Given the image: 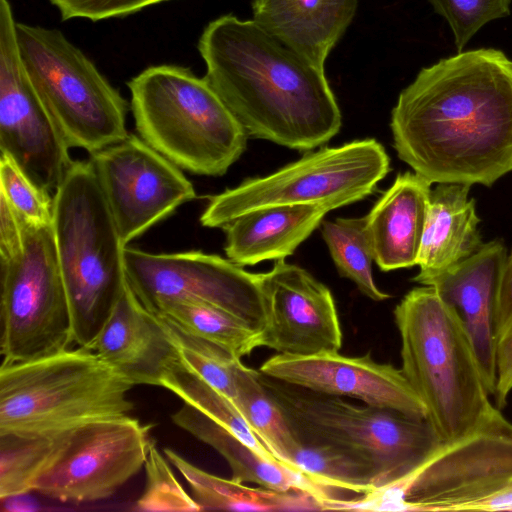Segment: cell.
Returning <instances> with one entry per match:
<instances>
[{
	"mask_svg": "<svg viewBox=\"0 0 512 512\" xmlns=\"http://www.w3.org/2000/svg\"><path fill=\"white\" fill-rule=\"evenodd\" d=\"M401 370L442 442L471 432L493 407L467 330L430 286L410 290L394 309Z\"/></svg>",
	"mask_w": 512,
	"mask_h": 512,
	"instance_id": "3",
	"label": "cell"
},
{
	"mask_svg": "<svg viewBox=\"0 0 512 512\" xmlns=\"http://www.w3.org/2000/svg\"><path fill=\"white\" fill-rule=\"evenodd\" d=\"M133 385L90 349L0 365V432L56 436L133 410Z\"/></svg>",
	"mask_w": 512,
	"mask_h": 512,
	"instance_id": "7",
	"label": "cell"
},
{
	"mask_svg": "<svg viewBox=\"0 0 512 512\" xmlns=\"http://www.w3.org/2000/svg\"><path fill=\"white\" fill-rule=\"evenodd\" d=\"M233 403L258 439L280 462L289 466L287 459L299 439L261 382L259 371L241 363Z\"/></svg>",
	"mask_w": 512,
	"mask_h": 512,
	"instance_id": "28",
	"label": "cell"
},
{
	"mask_svg": "<svg viewBox=\"0 0 512 512\" xmlns=\"http://www.w3.org/2000/svg\"><path fill=\"white\" fill-rule=\"evenodd\" d=\"M160 387L168 389L183 402L234 433L265 459L280 462L253 433L235 404L192 372L182 360L175 363L163 377Z\"/></svg>",
	"mask_w": 512,
	"mask_h": 512,
	"instance_id": "29",
	"label": "cell"
},
{
	"mask_svg": "<svg viewBox=\"0 0 512 512\" xmlns=\"http://www.w3.org/2000/svg\"><path fill=\"white\" fill-rule=\"evenodd\" d=\"M167 0H50L62 19L82 18L98 21L135 13Z\"/></svg>",
	"mask_w": 512,
	"mask_h": 512,
	"instance_id": "37",
	"label": "cell"
},
{
	"mask_svg": "<svg viewBox=\"0 0 512 512\" xmlns=\"http://www.w3.org/2000/svg\"><path fill=\"white\" fill-rule=\"evenodd\" d=\"M126 280L154 312L165 300L191 298L219 306L261 332L266 317L261 275L218 255L201 251L149 253L124 248Z\"/></svg>",
	"mask_w": 512,
	"mask_h": 512,
	"instance_id": "13",
	"label": "cell"
},
{
	"mask_svg": "<svg viewBox=\"0 0 512 512\" xmlns=\"http://www.w3.org/2000/svg\"><path fill=\"white\" fill-rule=\"evenodd\" d=\"M506 258V248L500 240L483 243L473 255L424 285L432 287L459 315L472 342L485 387L493 397L497 385L495 306Z\"/></svg>",
	"mask_w": 512,
	"mask_h": 512,
	"instance_id": "18",
	"label": "cell"
},
{
	"mask_svg": "<svg viewBox=\"0 0 512 512\" xmlns=\"http://www.w3.org/2000/svg\"><path fill=\"white\" fill-rule=\"evenodd\" d=\"M0 196L29 224L53 222V195L32 182L6 154L0 153Z\"/></svg>",
	"mask_w": 512,
	"mask_h": 512,
	"instance_id": "34",
	"label": "cell"
},
{
	"mask_svg": "<svg viewBox=\"0 0 512 512\" xmlns=\"http://www.w3.org/2000/svg\"><path fill=\"white\" fill-rule=\"evenodd\" d=\"M0 327L1 365L74 345L52 224H29L21 247L0 258Z\"/></svg>",
	"mask_w": 512,
	"mask_h": 512,
	"instance_id": "11",
	"label": "cell"
},
{
	"mask_svg": "<svg viewBox=\"0 0 512 512\" xmlns=\"http://www.w3.org/2000/svg\"><path fill=\"white\" fill-rule=\"evenodd\" d=\"M9 0H0V153L54 194L72 163L69 146L23 65Z\"/></svg>",
	"mask_w": 512,
	"mask_h": 512,
	"instance_id": "14",
	"label": "cell"
},
{
	"mask_svg": "<svg viewBox=\"0 0 512 512\" xmlns=\"http://www.w3.org/2000/svg\"><path fill=\"white\" fill-rule=\"evenodd\" d=\"M163 452L187 482L202 511H322L320 502L306 492L249 487L242 482L210 474L170 448Z\"/></svg>",
	"mask_w": 512,
	"mask_h": 512,
	"instance_id": "25",
	"label": "cell"
},
{
	"mask_svg": "<svg viewBox=\"0 0 512 512\" xmlns=\"http://www.w3.org/2000/svg\"><path fill=\"white\" fill-rule=\"evenodd\" d=\"M198 50L205 79L248 136L308 151L339 132L341 110L326 74L253 20L214 19Z\"/></svg>",
	"mask_w": 512,
	"mask_h": 512,
	"instance_id": "2",
	"label": "cell"
},
{
	"mask_svg": "<svg viewBox=\"0 0 512 512\" xmlns=\"http://www.w3.org/2000/svg\"><path fill=\"white\" fill-rule=\"evenodd\" d=\"M90 161L125 246L196 197L182 169L140 136L129 134Z\"/></svg>",
	"mask_w": 512,
	"mask_h": 512,
	"instance_id": "15",
	"label": "cell"
},
{
	"mask_svg": "<svg viewBox=\"0 0 512 512\" xmlns=\"http://www.w3.org/2000/svg\"><path fill=\"white\" fill-rule=\"evenodd\" d=\"M510 388L512 390V373H511V377H510Z\"/></svg>",
	"mask_w": 512,
	"mask_h": 512,
	"instance_id": "39",
	"label": "cell"
},
{
	"mask_svg": "<svg viewBox=\"0 0 512 512\" xmlns=\"http://www.w3.org/2000/svg\"><path fill=\"white\" fill-rule=\"evenodd\" d=\"M159 316L174 340L182 362L233 402L241 359L210 341L184 331L164 316Z\"/></svg>",
	"mask_w": 512,
	"mask_h": 512,
	"instance_id": "32",
	"label": "cell"
},
{
	"mask_svg": "<svg viewBox=\"0 0 512 512\" xmlns=\"http://www.w3.org/2000/svg\"><path fill=\"white\" fill-rule=\"evenodd\" d=\"M274 380L313 392L350 397L426 420V410L401 369L375 361L370 353L344 356L339 352L311 356L275 354L259 368Z\"/></svg>",
	"mask_w": 512,
	"mask_h": 512,
	"instance_id": "17",
	"label": "cell"
},
{
	"mask_svg": "<svg viewBox=\"0 0 512 512\" xmlns=\"http://www.w3.org/2000/svg\"><path fill=\"white\" fill-rule=\"evenodd\" d=\"M260 275L266 317L261 347L289 356L339 352L341 324L325 284L284 259Z\"/></svg>",
	"mask_w": 512,
	"mask_h": 512,
	"instance_id": "16",
	"label": "cell"
},
{
	"mask_svg": "<svg viewBox=\"0 0 512 512\" xmlns=\"http://www.w3.org/2000/svg\"><path fill=\"white\" fill-rule=\"evenodd\" d=\"M389 171L390 158L375 139L320 148L210 197L200 222L222 228L247 212L279 205H320L331 211L372 194Z\"/></svg>",
	"mask_w": 512,
	"mask_h": 512,
	"instance_id": "10",
	"label": "cell"
},
{
	"mask_svg": "<svg viewBox=\"0 0 512 512\" xmlns=\"http://www.w3.org/2000/svg\"><path fill=\"white\" fill-rule=\"evenodd\" d=\"M171 419L175 425L216 450L229 465L231 479L235 481L278 491L306 492L320 504L332 497L328 488L313 483L281 462L265 459L234 433L185 402Z\"/></svg>",
	"mask_w": 512,
	"mask_h": 512,
	"instance_id": "24",
	"label": "cell"
},
{
	"mask_svg": "<svg viewBox=\"0 0 512 512\" xmlns=\"http://www.w3.org/2000/svg\"><path fill=\"white\" fill-rule=\"evenodd\" d=\"M127 85L138 135L180 169L221 176L245 151L244 128L189 68L152 66Z\"/></svg>",
	"mask_w": 512,
	"mask_h": 512,
	"instance_id": "6",
	"label": "cell"
},
{
	"mask_svg": "<svg viewBox=\"0 0 512 512\" xmlns=\"http://www.w3.org/2000/svg\"><path fill=\"white\" fill-rule=\"evenodd\" d=\"M336 510L512 511V422L493 406L468 434L441 445L413 472Z\"/></svg>",
	"mask_w": 512,
	"mask_h": 512,
	"instance_id": "4",
	"label": "cell"
},
{
	"mask_svg": "<svg viewBox=\"0 0 512 512\" xmlns=\"http://www.w3.org/2000/svg\"><path fill=\"white\" fill-rule=\"evenodd\" d=\"M151 425L128 415L92 421L57 436L34 491L62 502L112 497L145 466Z\"/></svg>",
	"mask_w": 512,
	"mask_h": 512,
	"instance_id": "12",
	"label": "cell"
},
{
	"mask_svg": "<svg viewBox=\"0 0 512 512\" xmlns=\"http://www.w3.org/2000/svg\"><path fill=\"white\" fill-rule=\"evenodd\" d=\"M154 313L239 359L261 347V332L235 314L205 301L191 298L165 300L157 305Z\"/></svg>",
	"mask_w": 512,
	"mask_h": 512,
	"instance_id": "26",
	"label": "cell"
},
{
	"mask_svg": "<svg viewBox=\"0 0 512 512\" xmlns=\"http://www.w3.org/2000/svg\"><path fill=\"white\" fill-rule=\"evenodd\" d=\"M52 226L69 300L73 342L87 346L127 283L126 246L90 160L72 161L53 194Z\"/></svg>",
	"mask_w": 512,
	"mask_h": 512,
	"instance_id": "5",
	"label": "cell"
},
{
	"mask_svg": "<svg viewBox=\"0 0 512 512\" xmlns=\"http://www.w3.org/2000/svg\"><path fill=\"white\" fill-rule=\"evenodd\" d=\"M470 187L441 183L431 190L414 282L425 285L483 245L475 200L468 197Z\"/></svg>",
	"mask_w": 512,
	"mask_h": 512,
	"instance_id": "23",
	"label": "cell"
},
{
	"mask_svg": "<svg viewBox=\"0 0 512 512\" xmlns=\"http://www.w3.org/2000/svg\"><path fill=\"white\" fill-rule=\"evenodd\" d=\"M27 223L8 203L0 196V258L12 255L18 250L24 239Z\"/></svg>",
	"mask_w": 512,
	"mask_h": 512,
	"instance_id": "38",
	"label": "cell"
},
{
	"mask_svg": "<svg viewBox=\"0 0 512 512\" xmlns=\"http://www.w3.org/2000/svg\"><path fill=\"white\" fill-rule=\"evenodd\" d=\"M58 435L0 432L1 500L34 491L39 475L55 451Z\"/></svg>",
	"mask_w": 512,
	"mask_h": 512,
	"instance_id": "31",
	"label": "cell"
},
{
	"mask_svg": "<svg viewBox=\"0 0 512 512\" xmlns=\"http://www.w3.org/2000/svg\"><path fill=\"white\" fill-rule=\"evenodd\" d=\"M260 379L298 439L330 444L360 458L374 470L377 489L413 472L442 443L427 420L354 404L261 373Z\"/></svg>",
	"mask_w": 512,
	"mask_h": 512,
	"instance_id": "8",
	"label": "cell"
},
{
	"mask_svg": "<svg viewBox=\"0 0 512 512\" xmlns=\"http://www.w3.org/2000/svg\"><path fill=\"white\" fill-rule=\"evenodd\" d=\"M321 233L341 277L351 280L363 295L373 301L390 298L377 287L373 278L374 256L365 216L324 221Z\"/></svg>",
	"mask_w": 512,
	"mask_h": 512,
	"instance_id": "30",
	"label": "cell"
},
{
	"mask_svg": "<svg viewBox=\"0 0 512 512\" xmlns=\"http://www.w3.org/2000/svg\"><path fill=\"white\" fill-rule=\"evenodd\" d=\"M83 347L133 386H161L181 360L162 318L141 303L128 282L101 330Z\"/></svg>",
	"mask_w": 512,
	"mask_h": 512,
	"instance_id": "19",
	"label": "cell"
},
{
	"mask_svg": "<svg viewBox=\"0 0 512 512\" xmlns=\"http://www.w3.org/2000/svg\"><path fill=\"white\" fill-rule=\"evenodd\" d=\"M17 40L28 78L69 148L89 154L125 139L127 101L59 30L24 23Z\"/></svg>",
	"mask_w": 512,
	"mask_h": 512,
	"instance_id": "9",
	"label": "cell"
},
{
	"mask_svg": "<svg viewBox=\"0 0 512 512\" xmlns=\"http://www.w3.org/2000/svg\"><path fill=\"white\" fill-rule=\"evenodd\" d=\"M449 24L458 52L488 22L510 14L512 0H428Z\"/></svg>",
	"mask_w": 512,
	"mask_h": 512,
	"instance_id": "35",
	"label": "cell"
},
{
	"mask_svg": "<svg viewBox=\"0 0 512 512\" xmlns=\"http://www.w3.org/2000/svg\"><path fill=\"white\" fill-rule=\"evenodd\" d=\"M431 185L415 172L399 173L365 215L374 262L382 271L417 265Z\"/></svg>",
	"mask_w": 512,
	"mask_h": 512,
	"instance_id": "21",
	"label": "cell"
},
{
	"mask_svg": "<svg viewBox=\"0 0 512 512\" xmlns=\"http://www.w3.org/2000/svg\"><path fill=\"white\" fill-rule=\"evenodd\" d=\"M494 329L497 354V407L506 404L512 373V251L507 255L496 298Z\"/></svg>",
	"mask_w": 512,
	"mask_h": 512,
	"instance_id": "36",
	"label": "cell"
},
{
	"mask_svg": "<svg viewBox=\"0 0 512 512\" xmlns=\"http://www.w3.org/2000/svg\"><path fill=\"white\" fill-rule=\"evenodd\" d=\"M328 212L320 205H279L247 212L222 227L226 256L241 267L285 259Z\"/></svg>",
	"mask_w": 512,
	"mask_h": 512,
	"instance_id": "22",
	"label": "cell"
},
{
	"mask_svg": "<svg viewBox=\"0 0 512 512\" xmlns=\"http://www.w3.org/2000/svg\"><path fill=\"white\" fill-rule=\"evenodd\" d=\"M390 128L399 159L431 184L492 186L512 172V60L480 48L422 68Z\"/></svg>",
	"mask_w": 512,
	"mask_h": 512,
	"instance_id": "1",
	"label": "cell"
},
{
	"mask_svg": "<svg viewBox=\"0 0 512 512\" xmlns=\"http://www.w3.org/2000/svg\"><path fill=\"white\" fill-rule=\"evenodd\" d=\"M146 484L135 503L141 512H197L202 508L176 479L168 459L151 440L145 462Z\"/></svg>",
	"mask_w": 512,
	"mask_h": 512,
	"instance_id": "33",
	"label": "cell"
},
{
	"mask_svg": "<svg viewBox=\"0 0 512 512\" xmlns=\"http://www.w3.org/2000/svg\"><path fill=\"white\" fill-rule=\"evenodd\" d=\"M287 464L313 483L365 495L377 489L372 467L348 451L330 444L300 440Z\"/></svg>",
	"mask_w": 512,
	"mask_h": 512,
	"instance_id": "27",
	"label": "cell"
},
{
	"mask_svg": "<svg viewBox=\"0 0 512 512\" xmlns=\"http://www.w3.org/2000/svg\"><path fill=\"white\" fill-rule=\"evenodd\" d=\"M358 0H252L253 21L318 71L352 22Z\"/></svg>",
	"mask_w": 512,
	"mask_h": 512,
	"instance_id": "20",
	"label": "cell"
}]
</instances>
